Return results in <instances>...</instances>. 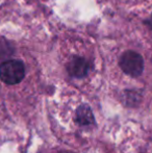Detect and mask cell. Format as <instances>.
<instances>
[{"label":"cell","instance_id":"6da1fadb","mask_svg":"<svg viewBox=\"0 0 152 153\" xmlns=\"http://www.w3.org/2000/svg\"><path fill=\"white\" fill-rule=\"evenodd\" d=\"M25 76V67L18 59H8L0 65V79L6 85H17Z\"/></svg>","mask_w":152,"mask_h":153},{"label":"cell","instance_id":"7a4b0ae2","mask_svg":"<svg viewBox=\"0 0 152 153\" xmlns=\"http://www.w3.org/2000/svg\"><path fill=\"white\" fill-rule=\"evenodd\" d=\"M119 65L125 74L131 77H138L144 70V61L139 53L128 50L122 54Z\"/></svg>","mask_w":152,"mask_h":153},{"label":"cell","instance_id":"3957f363","mask_svg":"<svg viewBox=\"0 0 152 153\" xmlns=\"http://www.w3.org/2000/svg\"><path fill=\"white\" fill-rule=\"evenodd\" d=\"M67 70L71 76L81 78L85 77L89 72V64L83 57L74 56L68 62Z\"/></svg>","mask_w":152,"mask_h":153},{"label":"cell","instance_id":"277c9868","mask_svg":"<svg viewBox=\"0 0 152 153\" xmlns=\"http://www.w3.org/2000/svg\"><path fill=\"white\" fill-rule=\"evenodd\" d=\"M75 121L79 125H90L94 123V115L89 105L81 104L76 109Z\"/></svg>","mask_w":152,"mask_h":153},{"label":"cell","instance_id":"5b68a950","mask_svg":"<svg viewBox=\"0 0 152 153\" xmlns=\"http://www.w3.org/2000/svg\"><path fill=\"white\" fill-rule=\"evenodd\" d=\"M14 49H13L10 43H8L4 39H0V59H7L10 55L13 54Z\"/></svg>","mask_w":152,"mask_h":153},{"label":"cell","instance_id":"8992f818","mask_svg":"<svg viewBox=\"0 0 152 153\" xmlns=\"http://www.w3.org/2000/svg\"><path fill=\"white\" fill-rule=\"evenodd\" d=\"M145 23H146V24L148 25V26L150 27V28L152 29V15H151L150 17H149L148 19H147V20H146V22H145Z\"/></svg>","mask_w":152,"mask_h":153},{"label":"cell","instance_id":"52a82bcc","mask_svg":"<svg viewBox=\"0 0 152 153\" xmlns=\"http://www.w3.org/2000/svg\"><path fill=\"white\" fill-rule=\"evenodd\" d=\"M61 153H71V152H69V151H63V152H61Z\"/></svg>","mask_w":152,"mask_h":153}]
</instances>
